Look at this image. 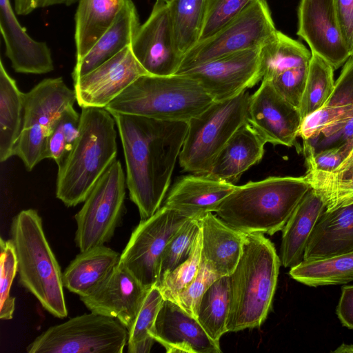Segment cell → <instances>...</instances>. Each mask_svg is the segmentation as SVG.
Wrapping results in <instances>:
<instances>
[{"instance_id":"obj_1","label":"cell","mask_w":353,"mask_h":353,"mask_svg":"<svg viewBox=\"0 0 353 353\" xmlns=\"http://www.w3.org/2000/svg\"><path fill=\"white\" fill-rule=\"evenodd\" d=\"M126 166V185L141 220L152 216L168 190L188 122L114 114Z\"/></svg>"},{"instance_id":"obj_2","label":"cell","mask_w":353,"mask_h":353,"mask_svg":"<svg viewBox=\"0 0 353 353\" xmlns=\"http://www.w3.org/2000/svg\"><path fill=\"white\" fill-rule=\"evenodd\" d=\"M312 188L305 176H270L236 187L219 205L216 215L245 234L273 235L283 229Z\"/></svg>"},{"instance_id":"obj_3","label":"cell","mask_w":353,"mask_h":353,"mask_svg":"<svg viewBox=\"0 0 353 353\" xmlns=\"http://www.w3.org/2000/svg\"><path fill=\"white\" fill-rule=\"evenodd\" d=\"M263 234H246L240 259L230 275L228 332L259 327L271 310L281 265Z\"/></svg>"},{"instance_id":"obj_4","label":"cell","mask_w":353,"mask_h":353,"mask_svg":"<svg viewBox=\"0 0 353 353\" xmlns=\"http://www.w3.org/2000/svg\"><path fill=\"white\" fill-rule=\"evenodd\" d=\"M80 131L65 161L58 167L56 196L65 205L84 202L117 154L113 116L105 108H81Z\"/></svg>"},{"instance_id":"obj_5","label":"cell","mask_w":353,"mask_h":353,"mask_svg":"<svg viewBox=\"0 0 353 353\" xmlns=\"http://www.w3.org/2000/svg\"><path fill=\"white\" fill-rule=\"evenodd\" d=\"M213 102L200 84L186 74H146L137 79L105 109L111 114L188 122Z\"/></svg>"},{"instance_id":"obj_6","label":"cell","mask_w":353,"mask_h":353,"mask_svg":"<svg viewBox=\"0 0 353 353\" xmlns=\"http://www.w3.org/2000/svg\"><path fill=\"white\" fill-rule=\"evenodd\" d=\"M10 233L20 283L52 315L66 317L62 273L37 211L28 209L19 212L12 219Z\"/></svg>"},{"instance_id":"obj_7","label":"cell","mask_w":353,"mask_h":353,"mask_svg":"<svg viewBox=\"0 0 353 353\" xmlns=\"http://www.w3.org/2000/svg\"><path fill=\"white\" fill-rule=\"evenodd\" d=\"M250 98V93L245 91L233 98L214 101L188 121L179 157L182 170L208 174L228 141L248 121Z\"/></svg>"},{"instance_id":"obj_8","label":"cell","mask_w":353,"mask_h":353,"mask_svg":"<svg viewBox=\"0 0 353 353\" xmlns=\"http://www.w3.org/2000/svg\"><path fill=\"white\" fill-rule=\"evenodd\" d=\"M128 329L117 319L94 312L50 327L27 347L29 353H121Z\"/></svg>"},{"instance_id":"obj_9","label":"cell","mask_w":353,"mask_h":353,"mask_svg":"<svg viewBox=\"0 0 353 353\" xmlns=\"http://www.w3.org/2000/svg\"><path fill=\"white\" fill-rule=\"evenodd\" d=\"M75 101L74 90L61 77L45 79L24 93L23 128L14 155L23 161L28 171L46 159L47 139L53 123Z\"/></svg>"},{"instance_id":"obj_10","label":"cell","mask_w":353,"mask_h":353,"mask_svg":"<svg viewBox=\"0 0 353 353\" xmlns=\"http://www.w3.org/2000/svg\"><path fill=\"white\" fill-rule=\"evenodd\" d=\"M277 32L266 0H254L216 33L188 51L176 74L223 56L261 48Z\"/></svg>"},{"instance_id":"obj_11","label":"cell","mask_w":353,"mask_h":353,"mask_svg":"<svg viewBox=\"0 0 353 353\" xmlns=\"http://www.w3.org/2000/svg\"><path fill=\"white\" fill-rule=\"evenodd\" d=\"M125 186L122 166L115 159L75 214V243L80 252L104 245L111 239L123 213Z\"/></svg>"},{"instance_id":"obj_12","label":"cell","mask_w":353,"mask_h":353,"mask_svg":"<svg viewBox=\"0 0 353 353\" xmlns=\"http://www.w3.org/2000/svg\"><path fill=\"white\" fill-rule=\"evenodd\" d=\"M188 219L163 205L152 216L141 220L120 255L118 265L127 269L145 287L156 285L164 249Z\"/></svg>"},{"instance_id":"obj_13","label":"cell","mask_w":353,"mask_h":353,"mask_svg":"<svg viewBox=\"0 0 353 353\" xmlns=\"http://www.w3.org/2000/svg\"><path fill=\"white\" fill-rule=\"evenodd\" d=\"M312 53L281 32L261 48L262 79L299 109Z\"/></svg>"},{"instance_id":"obj_14","label":"cell","mask_w":353,"mask_h":353,"mask_svg":"<svg viewBox=\"0 0 353 353\" xmlns=\"http://www.w3.org/2000/svg\"><path fill=\"white\" fill-rule=\"evenodd\" d=\"M261 48L223 56L179 74L196 81L214 101L227 100L262 80Z\"/></svg>"},{"instance_id":"obj_15","label":"cell","mask_w":353,"mask_h":353,"mask_svg":"<svg viewBox=\"0 0 353 353\" xmlns=\"http://www.w3.org/2000/svg\"><path fill=\"white\" fill-rule=\"evenodd\" d=\"M303 119L299 108L282 97L272 85L261 80L258 89L250 95L248 122L266 143L295 147Z\"/></svg>"},{"instance_id":"obj_16","label":"cell","mask_w":353,"mask_h":353,"mask_svg":"<svg viewBox=\"0 0 353 353\" xmlns=\"http://www.w3.org/2000/svg\"><path fill=\"white\" fill-rule=\"evenodd\" d=\"M131 49L148 74H176L183 55L176 47L167 3L156 1L148 19L139 26Z\"/></svg>"},{"instance_id":"obj_17","label":"cell","mask_w":353,"mask_h":353,"mask_svg":"<svg viewBox=\"0 0 353 353\" xmlns=\"http://www.w3.org/2000/svg\"><path fill=\"white\" fill-rule=\"evenodd\" d=\"M297 35L308 44L312 54L323 59L334 70L339 68L350 57L334 0H301Z\"/></svg>"},{"instance_id":"obj_18","label":"cell","mask_w":353,"mask_h":353,"mask_svg":"<svg viewBox=\"0 0 353 353\" xmlns=\"http://www.w3.org/2000/svg\"><path fill=\"white\" fill-rule=\"evenodd\" d=\"M148 74L134 57L131 46L88 74L74 81L81 108H105L141 76Z\"/></svg>"},{"instance_id":"obj_19","label":"cell","mask_w":353,"mask_h":353,"mask_svg":"<svg viewBox=\"0 0 353 353\" xmlns=\"http://www.w3.org/2000/svg\"><path fill=\"white\" fill-rule=\"evenodd\" d=\"M150 288L117 265L94 292L80 299L90 312L117 319L129 332Z\"/></svg>"},{"instance_id":"obj_20","label":"cell","mask_w":353,"mask_h":353,"mask_svg":"<svg viewBox=\"0 0 353 353\" xmlns=\"http://www.w3.org/2000/svg\"><path fill=\"white\" fill-rule=\"evenodd\" d=\"M150 335L168 353L221 352L197 319L169 299H164Z\"/></svg>"},{"instance_id":"obj_21","label":"cell","mask_w":353,"mask_h":353,"mask_svg":"<svg viewBox=\"0 0 353 353\" xmlns=\"http://www.w3.org/2000/svg\"><path fill=\"white\" fill-rule=\"evenodd\" d=\"M10 0H0V29L14 70L41 74L54 70L48 45L31 38L18 21Z\"/></svg>"},{"instance_id":"obj_22","label":"cell","mask_w":353,"mask_h":353,"mask_svg":"<svg viewBox=\"0 0 353 353\" xmlns=\"http://www.w3.org/2000/svg\"><path fill=\"white\" fill-rule=\"evenodd\" d=\"M236 185L205 174H190L179 179L170 191L164 205L190 219L199 220L216 212Z\"/></svg>"},{"instance_id":"obj_23","label":"cell","mask_w":353,"mask_h":353,"mask_svg":"<svg viewBox=\"0 0 353 353\" xmlns=\"http://www.w3.org/2000/svg\"><path fill=\"white\" fill-rule=\"evenodd\" d=\"M199 221L201 259L219 277L230 275L241 256L246 234L233 228L212 212Z\"/></svg>"},{"instance_id":"obj_24","label":"cell","mask_w":353,"mask_h":353,"mask_svg":"<svg viewBox=\"0 0 353 353\" xmlns=\"http://www.w3.org/2000/svg\"><path fill=\"white\" fill-rule=\"evenodd\" d=\"M353 251V203L325 210L310 236L303 261L329 258Z\"/></svg>"},{"instance_id":"obj_25","label":"cell","mask_w":353,"mask_h":353,"mask_svg":"<svg viewBox=\"0 0 353 353\" xmlns=\"http://www.w3.org/2000/svg\"><path fill=\"white\" fill-rule=\"evenodd\" d=\"M266 142L247 121L228 141L205 175L232 183L263 159Z\"/></svg>"},{"instance_id":"obj_26","label":"cell","mask_w":353,"mask_h":353,"mask_svg":"<svg viewBox=\"0 0 353 353\" xmlns=\"http://www.w3.org/2000/svg\"><path fill=\"white\" fill-rule=\"evenodd\" d=\"M140 26L134 3L131 0H125L112 25L90 51L76 61L72 74L73 81L94 70L125 47L131 46Z\"/></svg>"},{"instance_id":"obj_27","label":"cell","mask_w":353,"mask_h":353,"mask_svg":"<svg viewBox=\"0 0 353 353\" xmlns=\"http://www.w3.org/2000/svg\"><path fill=\"white\" fill-rule=\"evenodd\" d=\"M325 210L323 200L311 188L282 230L280 259L283 266L291 268L304 260L310 236L321 215Z\"/></svg>"},{"instance_id":"obj_28","label":"cell","mask_w":353,"mask_h":353,"mask_svg":"<svg viewBox=\"0 0 353 353\" xmlns=\"http://www.w3.org/2000/svg\"><path fill=\"white\" fill-rule=\"evenodd\" d=\"M119 254L101 245L81 252L62 273L63 287L85 296L94 292L118 265Z\"/></svg>"},{"instance_id":"obj_29","label":"cell","mask_w":353,"mask_h":353,"mask_svg":"<svg viewBox=\"0 0 353 353\" xmlns=\"http://www.w3.org/2000/svg\"><path fill=\"white\" fill-rule=\"evenodd\" d=\"M125 0H79L75 13L76 61L83 57L112 25Z\"/></svg>"},{"instance_id":"obj_30","label":"cell","mask_w":353,"mask_h":353,"mask_svg":"<svg viewBox=\"0 0 353 353\" xmlns=\"http://www.w3.org/2000/svg\"><path fill=\"white\" fill-rule=\"evenodd\" d=\"M24 114V93L0 61V161L14 156Z\"/></svg>"},{"instance_id":"obj_31","label":"cell","mask_w":353,"mask_h":353,"mask_svg":"<svg viewBox=\"0 0 353 353\" xmlns=\"http://www.w3.org/2000/svg\"><path fill=\"white\" fill-rule=\"evenodd\" d=\"M289 274L311 287L350 283L353 281V251L323 259L303 261L291 268Z\"/></svg>"},{"instance_id":"obj_32","label":"cell","mask_w":353,"mask_h":353,"mask_svg":"<svg viewBox=\"0 0 353 353\" xmlns=\"http://www.w3.org/2000/svg\"><path fill=\"white\" fill-rule=\"evenodd\" d=\"M305 176L323 200L326 210L353 203V150L333 171L306 170Z\"/></svg>"},{"instance_id":"obj_33","label":"cell","mask_w":353,"mask_h":353,"mask_svg":"<svg viewBox=\"0 0 353 353\" xmlns=\"http://www.w3.org/2000/svg\"><path fill=\"white\" fill-rule=\"evenodd\" d=\"M230 310V287L228 276L214 281L203 295L196 319L208 335L219 343L223 334L228 332Z\"/></svg>"},{"instance_id":"obj_34","label":"cell","mask_w":353,"mask_h":353,"mask_svg":"<svg viewBox=\"0 0 353 353\" xmlns=\"http://www.w3.org/2000/svg\"><path fill=\"white\" fill-rule=\"evenodd\" d=\"M167 4L176 47L183 57L199 41L205 0H172Z\"/></svg>"},{"instance_id":"obj_35","label":"cell","mask_w":353,"mask_h":353,"mask_svg":"<svg viewBox=\"0 0 353 353\" xmlns=\"http://www.w3.org/2000/svg\"><path fill=\"white\" fill-rule=\"evenodd\" d=\"M334 68L319 56L312 54L299 110L303 120L324 106L335 85Z\"/></svg>"},{"instance_id":"obj_36","label":"cell","mask_w":353,"mask_h":353,"mask_svg":"<svg viewBox=\"0 0 353 353\" xmlns=\"http://www.w3.org/2000/svg\"><path fill=\"white\" fill-rule=\"evenodd\" d=\"M81 114L73 105L66 108L56 119L47 139L46 159H53L58 167L68 159L78 139Z\"/></svg>"},{"instance_id":"obj_37","label":"cell","mask_w":353,"mask_h":353,"mask_svg":"<svg viewBox=\"0 0 353 353\" xmlns=\"http://www.w3.org/2000/svg\"><path fill=\"white\" fill-rule=\"evenodd\" d=\"M200 230L199 220L188 219L170 240L161 257L157 283L188 259L194 250Z\"/></svg>"},{"instance_id":"obj_38","label":"cell","mask_w":353,"mask_h":353,"mask_svg":"<svg viewBox=\"0 0 353 353\" xmlns=\"http://www.w3.org/2000/svg\"><path fill=\"white\" fill-rule=\"evenodd\" d=\"M201 248L200 230L194 250L188 259L163 276L155 285L160 290L164 299L172 300L194 281L200 268Z\"/></svg>"},{"instance_id":"obj_39","label":"cell","mask_w":353,"mask_h":353,"mask_svg":"<svg viewBox=\"0 0 353 353\" xmlns=\"http://www.w3.org/2000/svg\"><path fill=\"white\" fill-rule=\"evenodd\" d=\"M0 318L12 319L15 309V298L11 296L10 289L13 280L18 272V263L14 244L11 239L0 240Z\"/></svg>"},{"instance_id":"obj_40","label":"cell","mask_w":353,"mask_h":353,"mask_svg":"<svg viewBox=\"0 0 353 353\" xmlns=\"http://www.w3.org/2000/svg\"><path fill=\"white\" fill-rule=\"evenodd\" d=\"M253 1L205 0L204 21L199 41L216 33Z\"/></svg>"},{"instance_id":"obj_41","label":"cell","mask_w":353,"mask_h":353,"mask_svg":"<svg viewBox=\"0 0 353 353\" xmlns=\"http://www.w3.org/2000/svg\"><path fill=\"white\" fill-rule=\"evenodd\" d=\"M164 298L157 286L152 287L139 310L135 321L129 330L128 345H133L149 336Z\"/></svg>"},{"instance_id":"obj_42","label":"cell","mask_w":353,"mask_h":353,"mask_svg":"<svg viewBox=\"0 0 353 353\" xmlns=\"http://www.w3.org/2000/svg\"><path fill=\"white\" fill-rule=\"evenodd\" d=\"M350 143H353V117L336 122L316 136L303 141L302 148L316 152Z\"/></svg>"},{"instance_id":"obj_43","label":"cell","mask_w":353,"mask_h":353,"mask_svg":"<svg viewBox=\"0 0 353 353\" xmlns=\"http://www.w3.org/2000/svg\"><path fill=\"white\" fill-rule=\"evenodd\" d=\"M219 276L212 272L201 259L199 271L194 281L172 300L187 313L196 319L201 298L212 283Z\"/></svg>"},{"instance_id":"obj_44","label":"cell","mask_w":353,"mask_h":353,"mask_svg":"<svg viewBox=\"0 0 353 353\" xmlns=\"http://www.w3.org/2000/svg\"><path fill=\"white\" fill-rule=\"evenodd\" d=\"M353 117V105L341 108L323 106L305 117L299 130L303 141L316 136L326 127L346 118Z\"/></svg>"},{"instance_id":"obj_45","label":"cell","mask_w":353,"mask_h":353,"mask_svg":"<svg viewBox=\"0 0 353 353\" xmlns=\"http://www.w3.org/2000/svg\"><path fill=\"white\" fill-rule=\"evenodd\" d=\"M353 150V143L316 152L303 150L307 170L332 172L339 167Z\"/></svg>"},{"instance_id":"obj_46","label":"cell","mask_w":353,"mask_h":353,"mask_svg":"<svg viewBox=\"0 0 353 353\" xmlns=\"http://www.w3.org/2000/svg\"><path fill=\"white\" fill-rule=\"evenodd\" d=\"M353 105V57L345 63L335 81L334 90L325 107L341 108Z\"/></svg>"},{"instance_id":"obj_47","label":"cell","mask_w":353,"mask_h":353,"mask_svg":"<svg viewBox=\"0 0 353 353\" xmlns=\"http://www.w3.org/2000/svg\"><path fill=\"white\" fill-rule=\"evenodd\" d=\"M336 11L345 44L353 56V0H334Z\"/></svg>"},{"instance_id":"obj_48","label":"cell","mask_w":353,"mask_h":353,"mask_svg":"<svg viewBox=\"0 0 353 353\" xmlns=\"http://www.w3.org/2000/svg\"><path fill=\"white\" fill-rule=\"evenodd\" d=\"M336 314L344 326L353 330V285L342 288Z\"/></svg>"},{"instance_id":"obj_49","label":"cell","mask_w":353,"mask_h":353,"mask_svg":"<svg viewBox=\"0 0 353 353\" xmlns=\"http://www.w3.org/2000/svg\"><path fill=\"white\" fill-rule=\"evenodd\" d=\"M14 8L18 15H27L36 9L52 6H70L79 0H13Z\"/></svg>"},{"instance_id":"obj_50","label":"cell","mask_w":353,"mask_h":353,"mask_svg":"<svg viewBox=\"0 0 353 353\" xmlns=\"http://www.w3.org/2000/svg\"><path fill=\"white\" fill-rule=\"evenodd\" d=\"M156 341L152 336H149L133 345H128V352L129 353H148Z\"/></svg>"},{"instance_id":"obj_51","label":"cell","mask_w":353,"mask_h":353,"mask_svg":"<svg viewBox=\"0 0 353 353\" xmlns=\"http://www.w3.org/2000/svg\"><path fill=\"white\" fill-rule=\"evenodd\" d=\"M335 353H353V345L342 343L335 350L332 351Z\"/></svg>"},{"instance_id":"obj_52","label":"cell","mask_w":353,"mask_h":353,"mask_svg":"<svg viewBox=\"0 0 353 353\" xmlns=\"http://www.w3.org/2000/svg\"><path fill=\"white\" fill-rule=\"evenodd\" d=\"M157 1H160V2H163V3H170L172 0H156Z\"/></svg>"}]
</instances>
